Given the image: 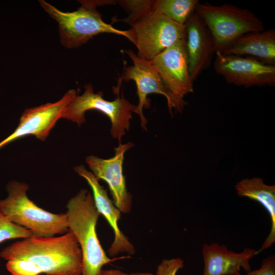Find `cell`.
Wrapping results in <instances>:
<instances>
[{
	"label": "cell",
	"instance_id": "1",
	"mask_svg": "<svg viewBox=\"0 0 275 275\" xmlns=\"http://www.w3.org/2000/svg\"><path fill=\"white\" fill-rule=\"evenodd\" d=\"M0 257L12 275H81L82 255L74 234L31 237L5 248Z\"/></svg>",
	"mask_w": 275,
	"mask_h": 275
},
{
	"label": "cell",
	"instance_id": "2",
	"mask_svg": "<svg viewBox=\"0 0 275 275\" xmlns=\"http://www.w3.org/2000/svg\"><path fill=\"white\" fill-rule=\"evenodd\" d=\"M68 226L74 235L82 255L81 275H97L102 267L114 261L104 251L98 238L96 225L99 215L92 194L80 189L66 205Z\"/></svg>",
	"mask_w": 275,
	"mask_h": 275
},
{
	"label": "cell",
	"instance_id": "3",
	"mask_svg": "<svg viewBox=\"0 0 275 275\" xmlns=\"http://www.w3.org/2000/svg\"><path fill=\"white\" fill-rule=\"evenodd\" d=\"M39 3L43 9L58 24L61 44L69 49L78 48L94 36L102 33L114 34L128 39L127 31L115 28L103 21L97 6L116 5L117 1H78L80 6L73 12H63L44 0Z\"/></svg>",
	"mask_w": 275,
	"mask_h": 275
},
{
	"label": "cell",
	"instance_id": "4",
	"mask_svg": "<svg viewBox=\"0 0 275 275\" xmlns=\"http://www.w3.org/2000/svg\"><path fill=\"white\" fill-rule=\"evenodd\" d=\"M29 188L24 182H9L6 188L8 196L0 200V212L35 237H52L67 233L69 229L66 213H53L38 206L28 197Z\"/></svg>",
	"mask_w": 275,
	"mask_h": 275
},
{
	"label": "cell",
	"instance_id": "5",
	"mask_svg": "<svg viewBox=\"0 0 275 275\" xmlns=\"http://www.w3.org/2000/svg\"><path fill=\"white\" fill-rule=\"evenodd\" d=\"M195 12L210 31L215 52L223 51L243 35L264 30L263 22L254 13L231 4L213 5L199 2Z\"/></svg>",
	"mask_w": 275,
	"mask_h": 275
},
{
	"label": "cell",
	"instance_id": "6",
	"mask_svg": "<svg viewBox=\"0 0 275 275\" xmlns=\"http://www.w3.org/2000/svg\"><path fill=\"white\" fill-rule=\"evenodd\" d=\"M85 91L81 95H77L64 109L61 118L76 123L78 126L86 122L85 113L90 110H96L107 116L111 122V134L113 139L121 143L122 137L129 131L132 113L136 105L118 93L114 100L103 98L102 91L95 93L92 84L84 86Z\"/></svg>",
	"mask_w": 275,
	"mask_h": 275
},
{
	"label": "cell",
	"instance_id": "7",
	"mask_svg": "<svg viewBox=\"0 0 275 275\" xmlns=\"http://www.w3.org/2000/svg\"><path fill=\"white\" fill-rule=\"evenodd\" d=\"M130 26L127 30L128 39L137 48V56L149 61L177 41L186 37L185 25L152 11Z\"/></svg>",
	"mask_w": 275,
	"mask_h": 275
},
{
	"label": "cell",
	"instance_id": "8",
	"mask_svg": "<svg viewBox=\"0 0 275 275\" xmlns=\"http://www.w3.org/2000/svg\"><path fill=\"white\" fill-rule=\"evenodd\" d=\"M186 37L179 40L150 61L169 90L172 98L170 109L182 113L184 96L194 91L188 67Z\"/></svg>",
	"mask_w": 275,
	"mask_h": 275
},
{
	"label": "cell",
	"instance_id": "9",
	"mask_svg": "<svg viewBox=\"0 0 275 275\" xmlns=\"http://www.w3.org/2000/svg\"><path fill=\"white\" fill-rule=\"evenodd\" d=\"M215 71L230 84L246 88L275 84V66L249 57L226 54L217 51Z\"/></svg>",
	"mask_w": 275,
	"mask_h": 275
},
{
	"label": "cell",
	"instance_id": "10",
	"mask_svg": "<svg viewBox=\"0 0 275 275\" xmlns=\"http://www.w3.org/2000/svg\"><path fill=\"white\" fill-rule=\"evenodd\" d=\"M133 146L131 142L120 143L114 148V156L108 159L92 155L86 158V162L97 179L107 183L114 204L124 214L131 211L132 196L127 188L123 165L126 152Z\"/></svg>",
	"mask_w": 275,
	"mask_h": 275
},
{
	"label": "cell",
	"instance_id": "11",
	"mask_svg": "<svg viewBox=\"0 0 275 275\" xmlns=\"http://www.w3.org/2000/svg\"><path fill=\"white\" fill-rule=\"evenodd\" d=\"M123 50L130 58L133 64L124 68L123 74L119 80V85L122 81L128 82L132 80L135 82L139 103L133 113L139 115L141 127L147 130V120L143 114V108L144 107L148 108L150 106L148 95L154 93L164 96L167 101L169 110L172 103L171 96L150 61L140 58L131 49Z\"/></svg>",
	"mask_w": 275,
	"mask_h": 275
},
{
	"label": "cell",
	"instance_id": "12",
	"mask_svg": "<svg viewBox=\"0 0 275 275\" xmlns=\"http://www.w3.org/2000/svg\"><path fill=\"white\" fill-rule=\"evenodd\" d=\"M75 89L68 90L59 100L26 108L21 115L14 131L0 142V148L18 139L33 135L44 141L66 107L77 95Z\"/></svg>",
	"mask_w": 275,
	"mask_h": 275
},
{
	"label": "cell",
	"instance_id": "13",
	"mask_svg": "<svg viewBox=\"0 0 275 275\" xmlns=\"http://www.w3.org/2000/svg\"><path fill=\"white\" fill-rule=\"evenodd\" d=\"M74 171L85 179L90 186L97 209L106 219L114 232V240L108 249L109 256L115 257L122 253L133 255L135 252L134 246L119 228L118 222L121 212L108 197L107 189L100 185L94 174L84 166L75 167Z\"/></svg>",
	"mask_w": 275,
	"mask_h": 275
},
{
	"label": "cell",
	"instance_id": "14",
	"mask_svg": "<svg viewBox=\"0 0 275 275\" xmlns=\"http://www.w3.org/2000/svg\"><path fill=\"white\" fill-rule=\"evenodd\" d=\"M189 71L193 81L208 68L215 53L213 37L202 18L195 12L185 24Z\"/></svg>",
	"mask_w": 275,
	"mask_h": 275
},
{
	"label": "cell",
	"instance_id": "15",
	"mask_svg": "<svg viewBox=\"0 0 275 275\" xmlns=\"http://www.w3.org/2000/svg\"><path fill=\"white\" fill-rule=\"evenodd\" d=\"M202 253L203 275H242L241 268L246 272L252 270L250 261L257 251L247 248L237 253L229 250L225 245L212 242L204 244Z\"/></svg>",
	"mask_w": 275,
	"mask_h": 275
},
{
	"label": "cell",
	"instance_id": "16",
	"mask_svg": "<svg viewBox=\"0 0 275 275\" xmlns=\"http://www.w3.org/2000/svg\"><path fill=\"white\" fill-rule=\"evenodd\" d=\"M221 52L249 57L275 66V31L269 29L243 35Z\"/></svg>",
	"mask_w": 275,
	"mask_h": 275
},
{
	"label": "cell",
	"instance_id": "17",
	"mask_svg": "<svg viewBox=\"0 0 275 275\" xmlns=\"http://www.w3.org/2000/svg\"><path fill=\"white\" fill-rule=\"evenodd\" d=\"M237 194L256 201L268 212L271 219L270 232L257 254L270 247L275 242V186L266 184L258 177L245 178L238 182L235 186Z\"/></svg>",
	"mask_w": 275,
	"mask_h": 275
},
{
	"label": "cell",
	"instance_id": "18",
	"mask_svg": "<svg viewBox=\"0 0 275 275\" xmlns=\"http://www.w3.org/2000/svg\"><path fill=\"white\" fill-rule=\"evenodd\" d=\"M199 3L198 0H155L151 11L185 25Z\"/></svg>",
	"mask_w": 275,
	"mask_h": 275
},
{
	"label": "cell",
	"instance_id": "19",
	"mask_svg": "<svg viewBox=\"0 0 275 275\" xmlns=\"http://www.w3.org/2000/svg\"><path fill=\"white\" fill-rule=\"evenodd\" d=\"M153 1V0L117 1V3L128 13L126 18L118 21L132 25L142 16L151 11Z\"/></svg>",
	"mask_w": 275,
	"mask_h": 275
},
{
	"label": "cell",
	"instance_id": "20",
	"mask_svg": "<svg viewBox=\"0 0 275 275\" xmlns=\"http://www.w3.org/2000/svg\"><path fill=\"white\" fill-rule=\"evenodd\" d=\"M33 236L30 230L10 222L0 212V243L11 239Z\"/></svg>",
	"mask_w": 275,
	"mask_h": 275
},
{
	"label": "cell",
	"instance_id": "21",
	"mask_svg": "<svg viewBox=\"0 0 275 275\" xmlns=\"http://www.w3.org/2000/svg\"><path fill=\"white\" fill-rule=\"evenodd\" d=\"M184 266V261L180 258L163 260L158 265L156 275H176Z\"/></svg>",
	"mask_w": 275,
	"mask_h": 275
},
{
	"label": "cell",
	"instance_id": "22",
	"mask_svg": "<svg viewBox=\"0 0 275 275\" xmlns=\"http://www.w3.org/2000/svg\"><path fill=\"white\" fill-rule=\"evenodd\" d=\"M246 275H275V256L271 255L267 256L261 262L259 268L250 270Z\"/></svg>",
	"mask_w": 275,
	"mask_h": 275
},
{
	"label": "cell",
	"instance_id": "23",
	"mask_svg": "<svg viewBox=\"0 0 275 275\" xmlns=\"http://www.w3.org/2000/svg\"><path fill=\"white\" fill-rule=\"evenodd\" d=\"M97 275H156L148 272L127 273L117 269H102Z\"/></svg>",
	"mask_w": 275,
	"mask_h": 275
}]
</instances>
